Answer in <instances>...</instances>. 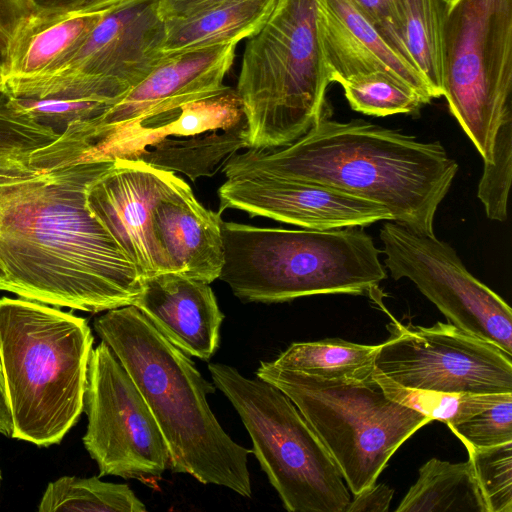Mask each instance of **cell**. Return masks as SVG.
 <instances>
[{
	"label": "cell",
	"mask_w": 512,
	"mask_h": 512,
	"mask_svg": "<svg viewBox=\"0 0 512 512\" xmlns=\"http://www.w3.org/2000/svg\"><path fill=\"white\" fill-rule=\"evenodd\" d=\"M93 335L85 318L24 298H0V365L11 437L59 444L84 411Z\"/></svg>",
	"instance_id": "cell-4"
},
{
	"label": "cell",
	"mask_w": 512,
	"mask_h": 512,
	"mask_svg": "<svg viewBox=\"0 0 512 512\" xmlns=\"http://www.w3.org/2000/svg\"><path fill=\"white\" fill-rule=\"evenodd\" d=\"M216 388L239 414L252 453L290 512H345L344 479L313 428L280 389L236 368L210 363Z\"/></svg>",
	"instance_id": "cell-8"
},
{
	"label": "cell",
	"mask_w": 512,
	"mask_h": 512,
	"mask_svg": "<svg viewBox=\"0 0 512 512\" xmlns=\"http://www.w3.org/2000/svg\"><path fill=\"white\" fill-rule=\"evenodd\" d=\"M236 45L218 44L165 55L143 81L104 114L72 123L43 149V154L58 164L116 129L226 90L223 80L233 64Z\"/></svg>",
	"instance_id": "cell-15"
},
{
	"label": "cell",
	"mask_w": 512,
	"mask_h": 512,
	"mask_svg": "<svg viewBox=\"0 0 512 512\" xmlns=\"http://www.w3.org/2000/svg\"><path fill=\"white\" fill-rule=\"evenodd\" d=\"M278 0H224L189 17L165 20L164 55L218 44H237L255 35Z\"/></svg>",
	"instance_id": "cell-22"
},
{
	"label": "cell",
	"mask_w": 512,
	"mask_h": 512,
	"mask_svg": "<svg viewBox=\"0 0 512 512\" xmlns=\"http://www.w3.org/2000/svg\"><path fill=\"white\" fill-rule=\"evenodd\" d=\"M83 444L99 476L157 479L170 468V453L142 394L111 348L92 349L84 396Z\"/></svg>",
	"instance_id": "cell-12"
},
{
	"label": "cell",
	"mask_w": 512,
	"mask_h": 512,
	"mask_svg": "<svg viewBox=\"0 0 512 512\" xmlns=\"http://www.w3.org/2000/svg\"><path fill=\"white\" fill-rule=\"evenodd\" d=\"M493 159L484 162L477 196L490 220L503 222L507 218V200L512 167V113L503 120L494 139Z\"/></svg>",
	"instance_id": "cell-31"
},
{
	"label": "cell",
	"mask_w": 512,
	"mask_h": 512,
	"mask_svg": "<svg viewBox=\"0 0 512 512\" xmlns=\"http://www.w3.org/2000/svg\"><path fill=\"white\" fill-rule=\"evenodd\" d=\"M226 178L262 175L329 187L387 208L392 221L434 234L438 206L458 171L438 142L326 111L303 136L270 149H246L223 166Z\"/></svg>",
	"instance_id": "cell-2"
},
{
	"label": "cell",
	"mask_w": 512,
	"mask_h": 512,
	"mask_svg": "<svg viewBox=\"0 0 512 512\" xmlns=\"http://www.w3.org/2000/svg\"><path fill=\"white\" fill-rule=\"evenodd\" d=\"M340 85L350 107L366 115L412 113L427 103L414 88L384 72L357 74Z\"/></svg>",
	"instance_id": "cell-28"
},
{
	"label": "cell",
	"mask_w": 512,
	"mask_h": 512,
	"mask_svg": "<svg viewBox=\"0 0 512 512\" xmlns=\"http://www.w3.org/2000/svg\"><path fill=\"white\" fill-rule=\"evenodd\" d=\"M380 344H357L339 338L294 342L275 360L276 367L325 379L364 380L372 376Z\"/></svg>",
	"instance_id": "cell-24"
},
{
	"label": "cell",
	"mask_w": 512,
	"mask_h": 512,
	"mask_svg": "<svg viewBox=\"0 0 512 512\" xmlns=\"http://www.w3.org/2000/svg\"><path fill=\"white\" fill-rule=\"evenodd\" d=\"M379 236L395 280L408 278L451 324L512 355L510 306L466 269L448 243L394 221L385 222Z\"/></svg>",
	"instance_id": "cell-14"
},
{
	"label": "cell",
	"mask_w": 512,
	"mask_h": 512,
	"mask_svg": "<svg viewBox=\"0 0 512 512\" xmlns=\"http://www.w3.org/2000/svg\"><path fill=\"white\" fill-rule=\"evenodd\" d=\"M131 1L134 0H87L75 9L86 12L108 11Z\"/></svg>",
	"instance_id": "cell-38"
},
{
	"label": "cell",
	"mask_w": 512,
	"mask_h": 512,
	"mask_svg": "<svg viewBox=\"0 0 512 512\" xmlns=\"http://www.w3.org/2000/svg\"><path fill=\"white\" fill-rule=\"evenodd\" d=\"M159 0H134L108 11L88 36L46 70L4 81L20 98L89 99L114 105L165 56Z\"/></svg>",
	"instance_id": "cell-10"
},
{
	"label": "cell",
	"mask_w": 512,
	"mask_h": 512,
	"mask_svg": "<svg viewBox=\"0 0 512 512\" xmlns=\"http://www.w3.org/2000/svg\"><path fill=\"white\" fill-rule=\"evenodd\" d=\"M375 369L413 389L448 393L512 392V355L451 323L405 325L390 316Z\"/></svg>",
	"instance_id": "cell-13"
},
{
	"label": "cell",
	"mask_w": 512,
	"mask_h": 512,
	"mask_svg": "<svg viewBox=\"0 0 512 512\" xmlns=\"http://www.w3.org/2000/svg\"><path fill=\"white\" fill-rule=\"evenodd\" d=\"M144 503L127 484L98 477L63 476L50 482L39 502V512H144Z\"/></svg>",
	"instance_id": "cell-26"
},
{
	"label": "cell",
	"mask_w": 512,
	"mask_h": 512,
	"mask_svg": "<svg viewBox=\"0 0 512 512\" xmlns=\"http://www.w3.org/2000/svg\"><path fill=\"white\" fill-rule=\"evenodd\" d=\"M467 452L487 512H512V442Z\"/></svg>",
	"instance_id": "cell-30"
},
{
	"label": "cell",
	"mask_w": 512,
	"mask_h": 512,
	"mask_svg": "<svg viewBox=\"0 0 512 512\" xmlns=\"http://www.w3.org/2000/svg\"><path fill=\"white\" fill-rule=\"evenodd\" d=\"M256 376L295 404L353 495L378 479L396 450L433 421L388 397L373 378L325 379L261 361Z\"/></svg>",
	"instance_id": "cell-7"
},
{
	"label": "cell",
	"mask_w": 512,
	"mask_h": 512,
	"mask_svg": "<svg viewBox=\"0 0 512 512\" xmlns=\"http://www.w3.org/2000/svg\"><path fill=\"white\" fill-rule=\"evenodd\" d=\"M511 91L512 0H455L442 29V96L484 162Z\"/></svg>",
	"instance_id": "cell-9"
},
{
	"label": "cell",
	"mask_w": 512,
	"mask_h": 512,
	"mask_svg": "<svg viewBox=\"0 0 512 512\" xmlns=\"http://www.w3.org/2000/svg\"><path fill=\"white\" fill-rule=\"evenodd\" d=\"M221 212L205 208L184 182L153 211L156 237L173 272L211 284L224 264Z\"/></svg>",
	"instance_id": "cell-20"
},
{
	"label": "cell",
	"mask_w": 512,
	"mask_h": 512,
	"mask_svg": "<svg viewBox=\"0 0 512 512\" xmlns=\"http://www.w3.org/2000/svg\"><path fill=\"white\" fill-rule=\"evenodd\" d=\"M104 11L36 8L14 32L0 60L3 81L48 69L75 49Z\"/></svg>",
	"instance_id": "cell-21"
},
{
	"label": "cell",
	"mask_w": 512,
	"mask_h": 512,
	"mask_svg": "<svg viewBox=\"0 0 512 512\" xmlns=\"http://www.w3.org/2000/svg\"><path fill=\"white\" fill-rule=\"evenodd\" d=\"M10 96V95H9ZM17 109L59 136L74 122L97 118L112 105L89 99L20 98L10 96Z\"/></svg>",
	"instance_id": "cell-32"
},
{
	"label": "cell",
	"mask_w": 512,
	"mask_h": 512,
	"mask_svg": "<svg viewBox=\"0 0 512 512\" xmlns=\"http://www.w3.org/2000/svg\"><path fill=\"white\" fill-rule=\"evenodd\" d=\"M244 148L246 120L242 104L236 90L228 87L99 137L72 153L65 165L129 159L182 173L194 182L214 175Z\"/></svg>",
	"instance_id": "cell-11"
},
{
	"label": "cell",
	"mask_w": 512,
	"mask_h": 512,
	"mask_svg": "<svg viewBox=\"0 0 512 512\" xmlns=\"http://www.w3.org/2000/svg\"><path fill=\"white\" fill-rule=\"evenodd\" d=\"M397 512H487L471 462L432 458L395 509Z\"/></svg>",
	"instance_id": "cell-23"
},
{
	"label": "cell",
	"mask_w": 512,
	"mask_h": 512,
	"mask_svg": "<svg viewBox=\"0 0 512 512\" xmlns=\"http://www.w3.org/2000/svg\"><path fill=\"white\" fill-rule=\"evenodd\" d=\"M58 137L17 109L9 95L0 93V171L31 167L32 153Z\"/></svg>",
	"instance_id": "cell-29"
},
{
	"label": "cell",
	"mask_w": 512,
	"mask_h": 512,
	"mask_svg": "<svg viewBox=\"0 0 512 512\" xmlns=\"http://www.w3.org/2000/svg\"><path fill=\"white\" fill-rule=\"evenodd\" d=\"M36 8L75 9L87 0H31Z\"/></svg>",
	"instance_id": "cell-39"
},
{
	"label": "cell",
	"mask_w": 512,
	"mask_h": 512,
	"mask_svg": "<svg viewBox=\"0 0 512 512\" xmlns=\"http://www.w3.org/2000/svg\"><path fill=\"white\" fill-rule=\"evenodd\" d=\"M35 9L31 0H0V60L16 29Z\"/></svg>",
	"instance_id": "cell-35"
},
{
	"label": "cell",
	"mask_w": 512,
	"mask_h": 512,
	"mask_svg": "<svg viewBox=\"0 0 512 512\" xmlns=\"http://www.w3.org/2000/svg\"><path fill=\"white\" fill-rule=\"evenodd\" d=\"M185 181L142 161L114 159L87 190V206L143 277L173 272L153 226L158 202Z\"/></svg>",
	"instance_id": "cell-16"
},
{
	"label": "cell",
	"mask_w": 512,
	"mask_h": 512,
	"mask_svg": "<svg viewBox=\"0 0 512 512\" xmlns=\"http://www.w3.org/2000/svg\"><path fill=\"white\" fill-rule=\"evenodd\" d=\"M219 212L241 210L310 230L363 227L392 221L384 206L353 195L295 180L262 175L227 178L218 189Z\"/></svg>",
	"instance_id": "cell-17"
},
{
	"label": "cell",
	"mask_w": 512,
	"mask_h": 512,
	"mask_svg": "<svg viewBox=\"0 0 512 512\" xmlns=\"http://www.w3.org/2000/svg\"><path fill=\"white\" fill-rule=\"evenodd\" d=\"M449 429L466 449L487 448L512 442V393Z\"/></svg>",
	"instance_id": "cell-33"
},
{
	"label": "cell",
	"mask_w": 512,
	"mask_h": 512,
	"mask_svg": "<svg viewBox=\"0 0 512 512\" xmlns=\"http://www.w3.org/2000/svg\"><path fill=\"white\" fill-rule=\"evenodd\" d=\"M448 0H400L402 37L434 98L442 96V29Z\"/></svg>",
	"instance_id": "cell-25"
},
{
	"label": "cell",
	"mask_w": 512,
	"mask_h": 512,
	"mask_svg": "<svg viewBox=\"0 0 512 512\" xmlns=\"http://www.w3.org/2000/svg\"><path fill=\"white\" fill-rule=\"evenodd\" d=\"M12 419L11 415L0 410V434L11 436Z\"/></svg>",
	"instance_id": "cell-40"
},
{
	"label": "cell",
	"mask_w": 512,
	"mask_h": 512,
	"mask_svg": "<svg viewBox=\"0 0 512 512\" xmlns=\"http://www.w3.org/2000/svg\"><path fill=\"white\" fill-rule=\"evenodd\" d=\"M224 0H159L164 20L189 17Z\"/></svg>",
	"instance_id": "cell-37"
},
{
	"label": "cell",
	"mask_w": 512,
	"mask_h": 512,
	"mask_svg": "<svg viewBox=\"0 0 512 512\" xmlns=\"http://www.w3.org/2000/svg\"><path fill=\"white\" fill-rule=\"evenodd\" d=\"M93 326L151 410L170 453V469L251 497L252 451L232 440L216 419L207 402L216 386L190 357L133 305L106 311Z\"/></svg>",
	"instance_id": "cell-3"
},
{
	"label": "cell",
	"mask_w": 512,
	"mask_h": 512,
	"mask_svg": "<svg viewBox=\"0 0 512 512\" xmlns=\"http://www.w3.org/2000/svg\"><path fill=\"white\" fill-rule=\"evenodd\" d=\"M455 0H448V2L451 4L452 2H454Z\"/></svg>",
	"instance_id": "cell-43"
},
{
	"label": "cell",
	"mask_w": 512,
	"mask_h": 512,
	"mask_svg": "<svg viewBox=\"0 0 512 512\" xmlns=\"http://www.w3.org/2000/svg\"><path fill=\"white\" fill-rule=\"evenodd\" d=\"M113 163L0 171V291L90 313L133 305L144 277L87 206Z\"/></svg>",
	"instance_id": "cell-1"
},
{
	"label": "cell",
	"mask_w": 512,
	"mask_h": 512,
	"mask_svg": "<svg viewBox=\"0 0 512 512\" xmlns=\"http://www.w3.org/2000/svg\"><path fill=\"white\" fill-rule=\"evenodd\" d=\"M394 490L385 484L374 483L354 495L345 512H385L389 510Z\"/></svg>",
	"instance_id": "cell-36"
},
{
	"label": "cell",
	"mask_w": 512,
	"mask_h": 512,
	"mask_svg": "<svg viewBox=\"0 0 512 512\" xmlns=\"http://www.w3.org/2000/svg\"><path fill=\"white\" fill-rule=\"evenodd\" d=\"M359 228L319 231L223 221L219 279L243 302L370 292L387 273L373 238Z\"/></svg>",
	"instance_id": "cell-5"
},
{
	"label": "cell",
	"mask_w": 512,
	"mask_h": 512,
	"mask_svg": "<svg viewBox=\"0 0 512 512\" xmlns=\"http://www.w3.org/2000/svg\"><path fill=\"white\" fill-rule=\"evenodd\" d=\"M133 306L188 356L208 361L219 347L224 314L209 283L172 271L148 276Z\"/></svg>",
	"instance_id": "cell-19"
},
{
	"label": "cell",
	"mask_w": 512,
	"mask_h": 512,
	"mask_svg": "<svg viewBox=\"0 0 512 512\" xmlns=\"http://www.w3.org/2000/svg\"><path fill=\"white\" fill-rule=\"evenodd\" d=\"M331 83L317 20V0H278L248 38L236 93L246 120V149H270L307 133Z\"/></svg>",
	"instance_id": "cell-6"
},
{
	"label": "cell",
	"mask_w": 512,
	"mask_h": 512,
	"mask_svg": "<svg viewBox=\"0 0 512 512\" xmlns=\"http://www.w3.org/2000/svg\"><path fill=\"white\" fill-rule=\"evenodd\" d=\"M0 478H1V474H0Z\"/></svg>",
	"instance_id": "cell-44"
},
{
	"label": "cell",
	"mask_w": 512,
	"mask_h": 512,
	"mask_svg": "<svg viewBox=\"0 0 512 512\" xmlns=\"http://www.w3.org/2000/svg\"><path fill=\"white\" fill-rule=\"evenodd\" d=\"M0 410L5 413L10 414L9 406L7 403V397H6V391H5V386H4L1 365H0Z\"/></svg>",
	"instance_id": "cell-41"
},
{
	"label": "cell",
	"mask_w": 512,
	"mask_h": 512,
	"mask_svg": "<svg viewBox=\"0 0 512 512\" xmlns=\"http://www.w3.org/2000/svg\"><path fill=\"white\" fill-rule=\"evenodd\" d=\"M373 378L391 399L446 424L449 428L503 400L509 393H448L404 387L375 368Z\"/></svg>",
	"instance_id": "cell-27"
},
{
	"label": "cell",
	"mask_w": 512,
	"mask_h": 512,
	"mask_svg": "<svg viewBox=\"0 0 512 512\" xmlns=\"http://www.w3.org/2000/svg\"><path fill=\"white\" fill-rule=\"evenodd\" d=\"M317 20L331 82L379 71L405 82L427 103L434 98L420 72L385 41L354 0H317Z\"/></svg>",
	"instance_id": "cell-18"
},
{
	"label": "cell",
	"mask_w": 512,
	"mask_h": 512,
	"mask_svg": "<svg viewBox=\"0 0 512 512\" xmlns=\"http://www.w3.org/2000/svg\"><path fill=\"white\" fill-rule=\"evenodd\" d=\"M354 2L385 41L414 66L403 42L400 0H354Z\"/></svg>",
	"instance_id": "cell-34"
},
{
	"label": "cell",
	"mask_w": 512,
	"mask_h": 512,
	"mask_svg": "<svg viewBox=\"0 0 512 512\" xmlns=\"http://www.w3.org/2000/svg\"><path fill=\"white\" fill-rule=\"evenodd\" d=\"M4 92V82H3V78H2V75L0 73V93Z\"/></svg>",
	"instance_id": "cell-42"
}]
</instances>
